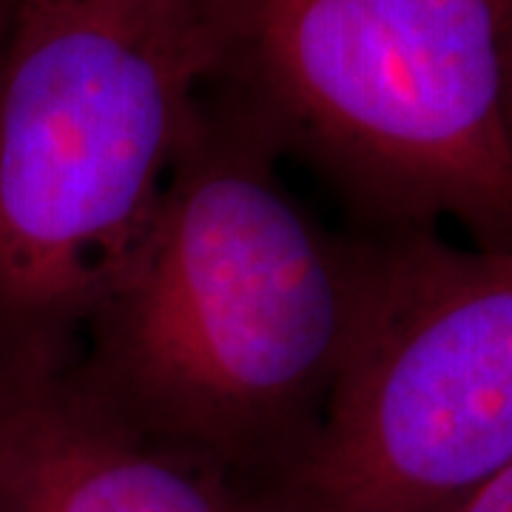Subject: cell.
<instances>
[{"label": "cell", "mask_w": 512, "mask_h": 512, "mask_svg": "<svg viewBox=\"0 0 512 512\" xmlns=\"http://www.w3.org/2000/svg\"><path fill=\"white\" fill-rule=\"evenodd\" d=\"M6 367H9V356L0 350V393H3V382H6Z\"/></svg>", "instance_id": "ba28073f"}, {"label": "cell", "mask_w": 512, "mask_h": 512, "mask_svg": "<svg viewBox=\"0 0 512 512\" xmlns=\"http://www.w3.org/2000/svg\"><path fill=\"white\" fill-rule=\"evenodd\" d=\"M217 77L274 151L399 231L512 248L495 0H220Z\"/></svg>", "instance_id": "3957f363"}, {"label": "cell", "mask_w": 512, "mask_h": 512, "mask_svg": "<svg viewBox=\"0 0 512 512\" xmlns=\"http://www.w3.org/2000/svg\"><path fill=\"white\" fill-rule=\"evenodd\" d=\"M498 20V60H501V111L512 154V0H495Z\"/></svg>", "instance_id": "8992f818"}, {"label": "cell", "mask_w": 512, "mask_h": 512, "mask_svg": "<svg viewBox=\"0 0 512 512\" xmlns=\"http://www.w3.org/2000/svg\"><path fill=\"white\" fill-rule=\"evenodd\" d=\"M0 512H256L251 493L151 439L86 390L69 359H9Z\"/></svg>", "instance_id": "5b68a950"}, {"label": "cell", "mask_w": 512, "mask_h": 512, "mask_svg": "<svg viewBox=\"0 0 512 512\" xmlns=\"http://www.w3.org/2000/svg\"><path fill=\"white\" fill-rule=\"evenodd\" d=\"M376 271L379 239L325 231L237 106L200 109L72 367L131 427L256 493L313 439Z\"/></svg>", "instance_id": "6da1fadb"}, {"label": "cell", "mask_w": 512, "mask_h": 512, "mask_svg": "<svg viewBox=\"0 0 512 512\" xmlns=\"http://www.w3.org/2000/svg\"><path fill=\"white\" fill-rule=\"evenodd\" d=\"M512 461V248L379 239L325 416L256 512H450Z\"/></svg>", "instance_id": "277c9868"}, {"label": "cell", "mask_w": 512, "mask_h": 512, "mask_svg": "<svg viewBox=\"0 0 512 512\" xmlns=\"http://www.w3.org/2000/svg\"><path fill=\"white\" fill-rule=\"evenodd\" d=\"M220 0H15L0 55V350L69 359L220 72Z\"/></svg>", "instance_id": "7a4b0ae2"}, {"label": "cell", "mask_w": 512, "mask_h": 512, "mask_svg": "<svg viewBox=\"0 0 512 512\" xmlns=\"http://www.w3.org/2000/svg\"><path fill=\"white\" fill-rule=\"evenodd\" d=\"M450 512H512V461Z\"/></svg>", "instance_id": "52a82bcc"}]
</instances>
